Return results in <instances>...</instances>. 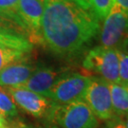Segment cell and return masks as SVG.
Here are the masks:
<instances>
[{"label":"cell","mask_w":128,"mask_h":128,"mask_svg":"<svg viewBox=\"0 0 128 128\" xmlns=\"http://www.w3.org/2000/svg\"><path fill=\"white\" fill-rule=\"evenodd\" d=\"M118 50H124V52L128 53V39H126L125 41L122 44V46H120Z\"/></svg>","instance_id":"603a6c76"},{"label":"cell","mask_w":128,"mask_h":128,"mask_svg":"<svg viewBox=\"0 0 128 128\" xmlns=\"http://www.w3.org/2000/svg\"><path fill=\"white\" fill-rule=\"evenodd\" d=\"M46 120L57 128H99L100 120L82 100L54 104Z\"/></svg>","instance_id":"7a4b0ae2"},{"label":"cell","mask_w":128,"mask_h":128,"mask_svg":"<svg viewBox=\"0 0 128 128\" xmlns=\"http://www.w3.org/2000/svg\"><path fill=\"white\" fill-rule=\"evenodd\" d=\"M90 77L72 72L63 73L48 93V99L56 104H64L82 100L89 84Z\"/></svg>","instance_id":"277c9868"},{"label":"cell","mask_w":128,"mask_h":128,"mask_svg":"<svg viewBox=\"0 0 128 128\" xmlns=\"http://www.w3.org/2000/svg\"><path fill=\"white\" fill-rule=\"evenodd\" d=\"M42 1H44V0H42Z\"/></svg>","instance_id":"4316f807"},{"label":"cell","mask_w":128,"mask_h":128,"mask_svg":"<svg viewBox=\"0 0 128 128\" xmlns=\"http://www.w3.org/2000/svg\"><path fill=\"white\" fill-rule=\"evenodd\" d=\"M48 128H57V127H55V126H52V125H51V126H50V127H48Z\"/></svg>","instance_id":"484cf974"},{"label":"cell","mask_w":128,"mask_h":128,"mask_svg":"<svg viewBox=\"0 0 128 128\" xmlns=\"http://www.w3.org/2000/svg\"><path fill=\"white\" fill-rule=\"evenodd\" d=\"M120 120H122V124H124V125L128 128V116L124 117V118H122V119H120Z\"/></svg>","instance_id":"d4e9b609"},{"label":"cell","mask_w":128,"mask_h":128,"mask_svg":"<svg viewBox=\"0 0 128 128\" xmlns=\"http://www.w3.org/2000/svg\"><path fill=\"white\" fill-rule=\"evenodd\" d=\"M114 4L115 0H91V10L99 20H104Z\"/></svg>","instance_id":"9a60e30c"},{"label":"cell","mask_w":128,"mask_h":128,"mask_svg":"<svg viewBox=\"0 0 128 128\" xmlns=\"http://www.w3.org/2000/svg\"><path fill=\"white\" fill-rule=\"evenodd\" d=\"M82 66L109 84H120L119 50L96 46L86 53Z\"/></svg>","instance_id":"3957f363"},{"label":"cell","mask_w":128,"mask_h":128,"mask_svg":"<svg viewBox=\"0 0 128 128\" xmlns=\"http://www.w3.org/2000/svg\"><path fill=\"white\" fill-rule=\"evenodd\" d=\"M82 7L86 10H91V0H76Z\"/></svg>","instance_id":"ffe728a7"},{"label":"cell","mask_w":128,"mask_h":128,"mask_svg":"<svg viewBox=\"0 0 128 128\" xmlns=\"http://www.w3.org/2000/svg\"><path fill=\"white\" fill-rule=\"evenodd\" d=\"M6 92L14 104L34 118L46 119L54 104L50 99L22 87L7 88Z\"/></svg>","instance_id":"52a82bcc"},{"label":"cell","mask_w":128,"mask_h":128,"mask_svg":"<svg viewBox=\"0 0 128 128\" xmlns=\"http://www.w3.org/2000/svg\"><path fill=\"white\" fill-rule=\"evenodd\" d=\"M62 74V71L52 68L38 66L27 82L20 87L48 98L51 87Z\"/></svg>","instance_id":"30bf717a"},{"label":"cell","mask_w":128,"mask_h":128,"mask_svg":"<svg viewBox=\"0 0 128 128\" xmlns=\"http://www.w3.org/2000/svg\"><path fill=\"white\" fill-rule=\"evenodd\" d=\"M44 12L42 0H19L18 16L21 23L30 34V42L32 45L41 44V22Z\"/></svg>","instance_id":"ba28073f"},{"label":"cell","mask_w":128,"mask_h":128,"mask_svg":"<svg viewBox=\"0 0 128 128\" xmlns=\"http://www.w3.org/2000/svg\"><path fill=\"white\" fill-rule=\"evenodd\" d=\"M99 120L106 122L115 118L110 95L109 82L101 78L90 77L82 99Z\"/></svg>","instance_id":"5b68a950"},{"label":"cell","mask_w":128,"mask_h":128,"mask_svg":"<svg viewBox=\"0 0 128 128\" xmlns=\"http://www.w3.org/2000/svg\"><path fill=\"white\" fill-rule=\"evenodd\" d=\"M4 128H32V127L27 125V124H20V122L19 124H10V125H9L8 122H7V124H6V126Z\"/></svg>","instance_id":"7402d4cb"},{"label":"cell","mask_w":128,"mask_h":128,"mask_svg":"<svg viewBox=\"0 0 128 128\" xmlns=\"http://www.w3.org/2000/svg\"><path fill=\"white\" fill-rule=\"evenodd\" d=\"M27 52L0 46V72L8 66L27 58Z\"/></svg>","instance_id":"5bb4252c"},{"label":"cell","mask_w":128,"mask_h":128,"mask_svg":"<svg viewBox=\"0 0 128 128\" xmlns=\"http://www.w3.org/2000/svg\"><path fill=\"white\" fill-rule=\"evenodd\" d=\"M115 4L119 5L122 9L128 12V0H115Z\"/></svg>","instance_id":"44dd1931"},{"label":"cell","mask_w":128,"mask_h":128,"mask_svg":"<svg viewBox=\"0 0 128 128\" xmlns=\"http://www.w3.org/2000/svg\"><path fill=\"white\" fill-rule=\"evenodd\" d=\"M37 68L36 64L27 58L10 64L0 72V86L5 89L22 86Z\"/></svg>","instance_id":"9c48e42d"},{"label":"cell","mask_w":128,"mask_h":128,"mask_svg":"<svg viewBox=\"0 0 128 128\" xmlns=\"http://www.w3.org/2000/svg\"><path fill=\"white\" fill-rule=\"evenodd\" d=\"M0 113L5 117H16L18 111L10 97L3 91H0Z\"/></svg>","instance_id":"2e32d148"},{"label":"cell","mask_w":128,"mask_h":128,"mask_svg":"<svg viewBox=\"0 0 128 128\" xmlns=\"http://www.w3.org/2000/svg\"><path fill=\"white\" fill-rule=\"evenodd\" d=\"M42 45L60 57L78 55L99 34L101 25L92 10L76 0H44Z\"/></svg>","instance_id":"6da1fadb"},{"label":"cell","mask_w":128,"mask_h":128,"mask_svg":"<svg viewBox=\"0 0 128 128\" xmlns=\"http://www.w3.org/2000/svg\"><path fill=\"white\" fill-rule=\"evenodd\" d=\"M101 46L119 48L128 39V12L114 4L100 28Z\"/></svg>","instance_id":"8992f818"},{"label":"cell","mask_w":128,"mask_h":128,"mask_svg":"<svg viewBox=\"0 0 128 128\" xmlns=\"http://www.w3.org/2000/svg\"><path fill=\"white\" fill-rule=\"evenodd\" d=\"M120 84L128 86V53L119 50Z\"/></svg>","instance_id":"ac0fdd59"},{"label":"cell","mask_w":128,"mask_h":128,"mask_svg":"<svg viewBox=\"0 0 128 128\" xmlns=\"http://www.w3.org/2000/svg\"><path fill=\"white\" fill-rule=\"evenodd\" d=\"M0 32L23 37L30 41V34L27 28L2 10H0Z\"/></svg>","instance_id":"7c38bea8"},{"label":"cell","mask_w":128,"mask_h":128,"mask_svg":"<svg viewBox=\"0 0 128 128\" xmlns=\"http://www.w3.org/2000/svg\"><path fill=\"white\" fill-rule=\"evenodd\" d=\"M0 46L24 51L27 53H30L33 48V45L26 38L1 32H0Z\"/></svg>","instance_id":"4fadbf2b"},{"label":"cell","mask_w":128,"mask_h":128,"mask_svg":"<svg viewBox=\"0 0 128 128\" xmlns=\"http://www.w3.org/2000/svg\"><path fill=\"white\" fill-rule=\"evenodd\" d=\"M18 5L19 0H0V10L21 23L18 16Z\"/></svg>","instance_id":"e0dca14e"},{"label":"cell","mask_w":128,"mask_h":128,"mask_svg":"<svg viewBox=\"0 0 128 128\" xmlns=\"http://www.w3.org/2000/svg\"><path fill=\"white\" fill-rule=\"evenodd\" d=\"M112 107L115 117L128 116V86L122 84H109Z\"/></svg>","instance_id":"8fae6325"},{"label":"cell","mask_w":128,"mask_h":128,"mask_svg":"<svg viewBox=\"0 0 128 128\" xmlns=\"http://www.w3.org/2000/svg\"><path fill=\"white\" fill-rule=\"evenodd\" d=\"M6 124H7V120L5 116L0 113V127H5Z\"/></svg>","instance_id":"cb8c5ba5"},{"label":"cell","mask_w":128,"mask_h":128,"mask_svg":"<svg viewBox=\"0 0 128 128\" xmlns=\"http://www.w3.org/2000/svg\"><path fill=\"white\" fill-rule=\"evenodd\" d=\"M104 128H127V127L122 124V122L120 120V118L115 117V118L109 120L104 122Z\"/></svg>","instance_id":"d6986e66"}]
</instances>
